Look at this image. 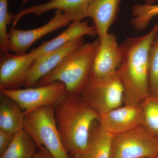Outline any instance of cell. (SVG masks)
Instances as JSON below:
<instances>
[{
    "label": "cell",
    "instance_id": "1",
    "mask_svg": "<svg viewBox=\"0 0 158 158\" xmlns=\"http://www.w3.org/2000/svg\"><path fill=\"white\" fill-rule=\"evenodd\" d=\"M158 23L147 34L127 38L119 45L121 62L116 74L124 90V104L140 105L150 96L149 55Z\"/></svg>",
    "mask_w": 158,
    "mask_h": 158
},
{
    "label": "cell",
    "instance_id": "2",
    "mask_svg": "<svg viewBox=\"0 0 158 158\" xmlns=\"http://www.w3.org/2000/svg\"><path fill=\"white\" fill-rule=\"evenodd\" d=\"M54 108L57 128L68 155L85 158L90 129L100 116L81 94L67 93Z\"/></svg>",
    "mask_w": 158,
    "mask_h": 158
},
{
    "label": "cell",
    "instance_id": "3",
    "mask_svg": "<svg viewBox=\"0 0 158 158\" xmlns=\"http://www.w3.org/2000/svg\"><path fill=\"white\" fill-rule=\"evenodd\" d=\"M100 44L98 38L84 44L69 54L50 73L40 79L34 87L59 81L64 84L67 93L80 94L87 84L90 69Z\"/></svg>",
    "mask_w": 158,
    "mask_h": 158
},
{
    "label": "cell",
    "instance_id": "4",
    "mask_svg": "<svg viewBox=\"0 0 158 158\" xmlns=\"http://www.w3.org/2000/svg\"><path fill=\"white\" fill-rule=\"evenodd\" d=\"M23 129L36 142L44 146L54 158H70L65 149L57 128L54 107H41L27 113Z\"/></svg>",
    "mask_w": 158,
    "mask_h": 158
},
{
    "label": "cell",
    "instance_id": "5",
    "mask_svg": "<svg viewBox=\"0 0 158 158\" xmlns=\"http://www.w3.org/2000/svg\"><path fill=\"white\" fill-rule=\"evenodd\" d=\"M158 138L142 125L113 135L110 158H158Z\"/></svg>",
    "mask_w": 158,
    "mask_h": 158
},
{
    "label": "cell",
    "instance_id": "6",
    "mask_svg": "<svg viewBox=\"0 0 158 158\" xmlns=\"http://www.w3.org/2000/svg\"><path fill=\"white\" fill-rule=\"evenodd\" d=\"M80 94L100 117L124 104V88L116 73L104 80L88 79Z\"/></svg>",
    "mask_w": 158,
    "mask_h": 158
},
{
    "label": "cell",
    "instance_id": "7",
    "mask_svg": "<svg viewBox=\"0 0 158 158\" xmlns=\"http://www.w3.org/2000/svg\"><path fill=\"white\" fill-rule=\"evenodd\" d=\"M0 91L1 94L16 102L25 115L41 107L51 106L54 107L67 94L65 85L59 81L39 87Z\"/></svg>",
    "mask_w": 158,
    "mask_h": 158
},
{
    "label": "cell",
    "instance_id": "8",
    "mask_svg": "<svg viewBox=\"0 0 158 158\" xmlns=\"http://www.w3.org/2000/svg\"><path fill=\"white\" fill-rule=\"evenodd\" d=\"M75 21L77 20L73 16L56 10L53 17L39 28L24 31L11 27L8 33V51L17 56L25 55L29 48L41 37Z\"/></svg>",
    "mask_w": 158,
    "mask_h": 158
},
{
    "label": "cell",
    "instance_id": "9",
    "mask_svg": "<svg viewBox=\"0 0 158 158\" xmlns=\"http://www.w3.org/2000/svg\"><path fill=\"white\" fill-rule=\"evenodd\" d=\"M36 59L31 52L22 56L2 53L0 60V91L23 87Z\"/></svg>",
    "mask_w": 158,
    "mask_h": 158
},
{
    "label": "cell",
    "instance_id": "10",
    "mask_svg": "<svg viewBox=\"0 0 158 158\" xmlns=\"http://www.w3.org/2000/svg\"><path fill=\"white\" fill-rule=\"evenodd\" d=\"M99 39V45L89 75L92 80H104L115 75L121 62V50L115 35L109 33Z\"/></svg>",
    "mask_w": 158,
    "mask_h": 158
},
{
    "label": "cell",
    "instance_id": "11",
    "mask_svg": "<svg viewBox=\"0 0 158 158\" xmlns=\"http://www.w3.org/2000/svg\"><path fill=\"white\" fill-rule=\"evenodd\" d=\"M84 44V38L81 37L37 57L26 79L24 88L34 87L39 80L56 68L69 54Z\"/></svg>",
    "mask_w": 158,
    "mask_h": 158
},
{
    "label": "cell",
    "instance_id": "12",
    "mask_svg": "<svg viewBox=\"0 0 158 158\" xmlns=\"http://www.w3.org/2000/svg\"><path fill=\"white\" fill-rule=\"evenodd\" d=\"M100 123L113 135L126 132L142 125V112L140 105H122L100 117Z\"/></svg>",
    "mask_w": 158,
    "mask_h": 158
},
{
    "label": "cell",
    "instance_id": "13",
    "mask_svg": "<svg viewBox=\"0 0 158 158\" xmlns=\"http://www.w3.org/2000/svg\"><path fill=\"white\" fill-rule=\"evenodd\" d=\"M92 0H51L48 2L28 7L13 15L12 24L15 27L25 15L33 14L40 15L50 10H60L73 16L76 20L87 18L88 7Z\"/></svg>",
    "mask_w": 158,
    "mask_h": 158
},
{
    "label": "cell",
    "instance_id": "14",
    "mask_svg": "<svg viewBox=\"0 0 158 158\" xmlns=\"http://www.w3.org/2000/svg\"><path fill=\"white\" fill-rule=\"evenodd\" d=\"M122 0H92L89 5L87 18L93 22L99 38L109 34L110 27L117 19Z\"/></svg>",
    "mask_w": 158,
    "mask_h": 158
},
{
    "label": "cell",
    "instance_id": "15",
    "mask_svg": "<svg viewBox=\"0 0 158 158\" xmlns=\"http://www.w3.org/2000/svg\"><path fill=\"white\" fill-rule=\"evenodd\" d=\"M86 35L92 37L97 35L94 26L89 25L87 21H75L61 34L49 41L44 43L37 48L31 50V52L36 58Z\"/></svg>",
    "mask_w": 158,
    "mask_h": 158
},
{
    "label": "cell",
    "instance_id": "16",
    "mask_svg": "<svg viewBox=\"0 0 158 158\" xmlns=\"http://www.w3.org/2000/svg\"><path fill=\"white\" fill-rule=\"evenodd\" d=\"M25 114L19 105L10 98L0 94V130L15 134L23 129Z\"/></svg>",
    "mask_w": 158,
    "mask_h": 158
},
{
    "label": "cell",
    "instance_id": "17",
    "mask_svg": "<svg viewBox=\"0 0 158 158\" xmlns=\"http://www.w3.org/2000/svg\"><path fill=\"white\" fill-rule=\"evenodd\" d=\"M99 120L94 122L91 126L84 158H110L113 135L106 131Z\"/></svg>",
    "mask_w": 158,
    "mask_h": 158
},
{
    "label": "cell",
    "instance_id": "18",
    "mask_svg": "<svg viewBox=\"0 0 158 158\" xmlns=\"http://www.w3.org/2000/svg\"><path fill=\"white\" fill-rule=\"evenodd\" d=\"M36 142L24 129L15 133L0 158H32L38 150Z\"/></svg>",
    "mask_w": 158,
    "mask_h": 158
},
{
    "label": "cell",
    "instance_id": "19",
    "mask_svg": "<svg viewBox=\"0 0 158 158\" xmlns=\"http://www.w3.org/2000/svg\"><path fill=\"white\" fill-rule=\"evenodd\" d=\"M142 125L158 138V98L150 95L141 103Z\"/></svg>",
    "mask_w": 158,
    "mask_h": 158
},
{
    "label": "cell",
    "instance_id": "20",
    "mask_svg": "<svg viewBox=\"0 0 158 158\" xmlns=\"http://www.w3.org/2000/svg\"><path fill=\"white\" fill-rule=\"evenodd\" d=\"M131 23L137 31L145 29L151 21L158 15V4H136L131 10Z\"/></svg>",
    "mask_w": 158,
    "mask_h": 158
},
{
    "label": "cell",
    "instance_id": "21",
    "mask_svg": "<svg viewBox=\"0 0 158 158\" xmlns=\"http://www.w3.org/2000/svg\"><path fill=\"white\" fill-rule=\"evenodd\" d=\"M148 84L150 95L158 98V33L150 50Z\"/></svg>",
    "mask_w": 158,
    "mask_h": 158
},
{
    "label": "cell",
    "instance_id": "22",
    "mask_svg": "<svg viewBox=\"0 0 158 158\" xmlns=\"http://www.w3.org/2000/svg\"><path fill=\"white\" fill-rule=\"evenodd\" d=\"M8 0H0V48L2 53H8L9 35L7 27L12 23L13 15L8 12Z\"/></svg>",
    "mask_w": 158,
    "mask_h": 158
},
{
    "label": "cell",
    "instance_id": "23",
    "mask_svg": "<svg viewBox=\"0 0 158 158\" xmlns=\"http://www.w3.org/2000/svg\"><path fill=\"white\" fill-rule=\"evenodd\" d=\"M14 135L0 130V154L2 153L9 146Z\"/></svg>",
    "mask_w": 158,
    "mask_h": 158
},
{
    "label": "cell",
    "instance_id": "24",
    "mask_svg": "<svg viewBox=\"0 0 158 158\" xmlns=\"http://www.w3.org/2000/svg\"><path fill=\"white\" fill-rule=\"evenodd\" d=\"M32 158H54L50 152L44 146L39 147Z\"/></svg>",
    "mask_w": 158,
    "mask_h": 158
},
{
    "label": "cell",
    "instance_id": "25",
    "mask_svg": "<svg viewBox=\"0 0 158 158\" xmlns=\"http://www.w3.org/2000/svg\"><path fill=\"white\" fill-rule=\"evenodd\" d=\"M156 2V0H144V4L152 5Z\"/></svg>",
    "mask_w": 158,
    "mask_h": 158
},
{
    "label": "cell",
    "instance_id": "26",
    "mask_svg": "<svg viewBox=\"0 0 158 158\" xmlns=\"http://www.w3.org/2000/svg\"><path fill=\"white\" fill-rule=\"evenodd\" d=\"M28 0H23L21 6H23V5H24L26 3L28 2ZM49 1H51V0H49Z\"/></svg>",
    "mask_w": 158,
    "mask_h": 158
},
{
    "label": "cell",
    "instance_id": "27",
    "mask_svg": "<svg viewBox=\"0 0 158 158\" xmlns=\"http://www.w3.org/2000/svg\"><path fill=\"white\" fill-rule=\"evenodd\" d=\"M156 2H157L158 1V0H156Z\"/></svg>",
    "mask_w": 158,
    "mask_h": 158
},
{
    "label": "cell",
    "instance_id": "28",
    "mask_svg": "<svg viewBox=\"0 0 158 158\" xmlns=\"http://www.w3.org/2000/svg\"></svg>",
    "mask_w": 158,
    "mask_h": 158
},
{
    "label": "cell",
    "instance_id": "29",
    "mask_svg": "<svg viewBox=\"0 0 158 158\" xmlns=\"http://www.w3.org/2000/svg\"></svg>",
    "mask_w": 158,
    "mask_h": 158
}]
</instances>
